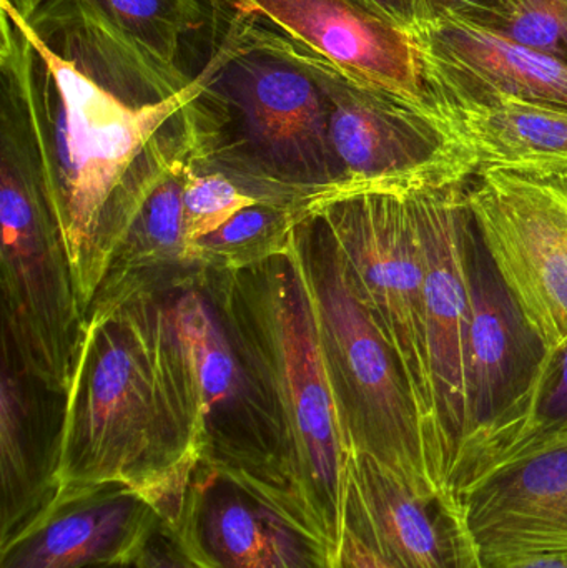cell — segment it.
<instances>
[{"label":"cell","instance_id":"1","mask_svg":"<svg viewBox=\"0 0 567 568\" xmlns=\"http://www.w3.org/2000/svg\"><path fill=\"white\" fill-rule=\"evenodd\" d=\"M2 103L32 142L43 195L65 250L83 317L153 190L205 149L203 93L220 65L163 102L120 99L43 45L0 0Z\"/></svg>","mask_w":567,"mask_h":568},{"label":"cell","instance_id":"2","mask_svg":"<svg viewBox=\"0 0 567 568\" xmlns=\"http://www.w3.org/2000/svg\"><path fill=\"white\" fill-rule=\"evenodd\" d=\"M60 399L62 489L123 484L172 519L200 446L152 284L97 296Z\"/></svg>","mask_w":567,"mask_h":568},{"label":"cell","instance_id":"3","mask_svg":"<svg viewBox=\"0 0 567 568\" xmlns=\"http://www.w3.org/2000/svg\"><path fill=\"white\" fill-rule=\"evenodd\" d=\"M196 278L259 373L282 420L310 526L338 554L350 449L315 304L295 242L290 255Z\"/></svg>","mask_w":567,"mask_h":568},{"label":"cell","instance_id":"4","mask_svg":"<svg viewBox=\"0 0 567 568\" xmlns=\"http://www.w3.org/2000/svg\"><path fill=\"white\" fill-rule=\"evenodd\" d=\"M216 50L213 83L222 95L223 123L209 162L225 172H249L265 183L270 200L300 206L306 216L328 205L340 173L318 83L232 16Z\"/></svg>","mask_w":567,"mask_h":568},{"label":"cell","instance_id":"5","mask_svg":"<svg viewBox=\"0 0 567 568\" xmlns=\"http://www.w3.org/2000/svg\"><path fill=\"white\" fill-rule=\"evenodd\" d=\"M176 283L163 306L200 464L232 474L312 527L282 420L252 361L196 273Z\"/></svg>","mask_w":567,"mask_h":568},{"label":"cell","instance_id":"6","mask_svg":"<svg viewBox=\"0 0 567 568\" xmlns=\"http://www.w3.org/2000/svg\"><path fill=\"white\" fill-rule=\"evenodd\" d=\"M295 250L308 284L352 454H365L419 496L433 483L425 427L405 369L346 276L318 219L300 223Z\"/></svg>","mask_w":567,"mask_h":568},{"label":"cell","instance_id":"7","mask_svg":"<svg viewBox=\"0 0 567 568\" xmlns=\"http://www.w3.org/2000/svg\"><path fill=\"white\" fill-rule=\"evenodd\" d=\"M0 143L2 347L29 379L62 397L85 317L32 142L3 103Z\"/></svg>","mask_w":567,"mask_h":568},{"label":"cell","instance_id":"8","mask_svg":"<svg viewBox=\"0 0 567 568\" xmlns=\"http://www.w3.org/2000/svg\"><path fill=\"white\" fill-rule=\"evenodd\" d=\"M235 19L256 39L298 63L322 89L328 106L330 146L340 173L330 203L362 193L412 192L472 179L465 160L432 116L353 79L263 23Z\"/></svg>","mask_w":567,"mask_h":568},{"label":"cell","instance_id":"9","mask_svg":"<svg viewBox=\"0 0 567 568\" xmlns=\"http://www.w3.org/2000/svg\"><path fill=\"white\" fill-rule=\"evenodd\" d=\"M23 20L99 85L122 99L159 102L195 80L183 47L212 12L203 0H42Z\"/></svg>","mask_w":567,"mask_h":568},{"label":"cell","instance_id":"10","mask_svg":"<svg viewBox=\"0 0 567 568\" xmlns=\"http://www.w3.org/2000/svg\"><path fill=\"white\" fill-rule=\"evenodd\" d=\"M412 192L362 193L330 203L310 216L325 226L353 291L405 369L422 413L429 463L433 384L426 343L425 263Z\"/></svg>","mask_w":567,"mask_h":568},{"label":"cell","instance_id":"11","mask_svg":"<svg viewBox=\"0 0 567 568\" xmlns=\"http://www.w3.org/2000/svg\"><path fill=\"white\" fill-rule=\"evenodd\" d=\"M463 252L472 306L466 426L462 456L448 486L458 500L479 460L518 423L549 354L499 275L466 203Z\"/></svg>","mask_w":567,"mask_h":568},{"label":"cell","instance_id":"12","mask_svg":"<svg viewBox=\"0 0 567 568\" xmlns=\"http://www.w3.org/2000/svg\"><path fill=\"white\" fill-rule=\"evenodd\" d=\"M465 203L506 286L555 349L567 339V172L482 170Z\"/></svg>","mask_w":567,"mask_h":568},{"label":"cell","instance_id":"13","mask_svg":"<svg viewBox=\"0 0 567 568\" xmlns=\"http://www.w3.org/2000/svg\"><path fill=\"white\" fill-rule=\"evenodd\" d=\"M466 182L412 192L425 263L426 343L433 384L429 470L442 493H448L465 443L466 349L472 320L463 252Z\"/></svg>","mask_w":567,"mask_h":568},{"label":"cell","instance_id":"14","mask_svg":"<svg viewBox=\"0 0 567 568\" xmlns=\"http://www.w3.org/2000/svg\"><path fill=\"white\" fill-rule=\"evenodd\" d=\"M165 527L195 568H336V550L312 527L205 464Z\"/></svg>","mask_w":567,"mask_h":568},{"label":"cell","instance_id":"15","mask_svg":"<svg viewBox=\"0 0 567 568\" xmlns=\"http://www.w3.org/2000/svg\"><path fill=\"white\" fill-rule=\"evenodd\" d=\"M230 16L295 40L353 79L432 116L418 42L360 0H222Z\"/></svg>","mask_w":567,"mask_h":568},{"label":"cell","instance_id":"16","mask_svg":"<svg viewBox=\"0 0 567 568\" xmlns=\"http://www.w3.org/2000/svg\"><path fill=\"white\" fill-rule=\"evenodd\" d=\"M343 530L392 568H482L458 499L419 496L365 454L350 457Z\"/></svg>","mask_w":567,"mask_h":568},{"label":"cell","instance_id":"17","mask_svg":"<svg viewBox=\"0 0 567 568\" xmlns=\"http://www.w3.org/2000/svg\"><path fill=\"white\" fill-rule=\"evenodd\" d=\"M459 504L482 568L567 554V440L495 467Z\"/></svg>","mask_w":567,"mask_h":568},{"label":"cell","instance_id":"18","mask_svg":"<svg viewBox=\"0 0 567 568\" xmlns=\"http://www.w3.org/2000/svg\"><path fill=\"white\" fill-rule=\"evenodd\" d=\"M162 524L156 504L132 487H67L32 526L0 547V568L132 566Z\"/></svg>","mask_w":567,"mask_h":568},{"label":"cell","instance_id":"19","mask_svg":"<svg viewBox=\"0 0 567 568\" xmlns=\"http://www.w3.org/2000/svg\"><path fill=\"white\" fill-rule=\"evenodd\" d=\"M412 30L432 100L515 99L567 109V62L475 20L446 19Z\"/></svg>","mask_w":567,"mask_h":568},{"label":"cell","instance_id":"20","mask_svg":"<svg viewBox=\"0 0 567 568\" xmlns=\"http://www.w3.org/2000/svg\"><path fill=\"white\" fill-rule=\"evenodd\" d=\"M2 347L0 547L32 526L62 490V406H43Z\"/></svg>","mask_w":567,"mask_h":568},{"label":"cell","instance_id":"21","mask_svg":"<svg viewBox=\"0 0 567 568\" xmlns=\"http://www.w3.org/2000/svg\"><path fill=\"white\" fill-rule=\"evenodd\" d=\"M432 119L476 175L482 170L567 172V109L515 99L432 100Z\"/></svg>","mask_w":567,"mask_h":568},{"label":"cell","instance_id":"22","mask_svg":"<svg viewBox=\"0 0 567 568\" xmlns=\"http://www.w3.org/2000/svg\"><path fill=\"white\" fill-rule=\"evenodd\" d=\"M193 163L173 170L153 190L120 246L99 294L146 282V275L159 270H190V246L183 232V189Z\"/></svg>","mask_w":567,"mask_h":568},{"label":"cell","instance_id":"23","mask_svg":"<svg viewBox=\"0 0 567 568\" xmlns=\"http://www.w3.org/2000/svg\"><path fill=\"white\" fill-rule=\"evenodd\" d=\"M308 219L300 206L262 200L192 243L190 268L236 273L290 255L296 229Z\"/></svg>","mask_w":567,"mask_h":568},{"label":"cell","instance_id":"24","mask_svg":"<svg viewBox=\"0 0 567 568\" xmlns=\"http://www.w3.org/2000/svg\"><path fill=\"white\" fill-rule=\"evenodd\" d=\"M563 440H567V339L549 351L522 417L479 460L468 487L503 463Z\"/></svg>","mask_w":567,"mask_h":568},{"label":"cell","instance_id":"25","mask_svg":"<svg viewBox=\"0 0 567 568\" xmlns=\"http://www.w3.org/2000/svg\"><path fill=\"white\" fill-rule=\"evenodd\" d=\"M260 202V196L246 193L239 182L230 179L229 173L213 170L199 156L186 172L183 189V232L186 243L192 246V243L212 235L236 213Z\"/></svg>","mask_w":567,"mask_h":568},{"label":"cell","instance_id":"26","mask_svg":"<svg viewBox=\"0 0 567 568\" xmlns=\"http://www.w3.org/2000/svg\"><path fill=\"white\" fill-rule=\"evenodd\" d=\"M495 29L567 62V0H495Z\"/></svg>","mask_w":567,"mask_h":568},{"label":"cell","instance_id":"27","mask_svg":"<svg viewBox=\"0 0 567 568\" xmlns=\"http://www.w3.org/2000/svg\"><path fill=\"white\" fill-rule=\"evenodd\" d=\"M409 29L432 26L446 19L475 20L495 27V0H402Z\"/></svg>","mask_w":567,"mask_h":568},{"label":"cell","instance_id":"28","mask_svg":"<svg viewBox=\"0 0 567 568\" xmlns=\"http://www.w3.org/2000/svg\"><path fill=\"white\" fill-rule=\"evenodd\" d=\"M130 568H195L183 556L173 537L166 530L165 523L153 534Z\"/></svg>","mask_w":567,"mask_h":568},{"label":"cell","instance_id":"29","mask_svg":"<svg viewBox=\"0 0 567 568\" xmlns=\"http://www.w3.org/2000/svg\"><path fill=\"white\" fill-rule=\"evenodd\" d=\"M336 568H392L372 550L366 549L352 534L343 532L342 546L336 554Z\"/></svg>","mask_w":567,"mask_h":568},{"label":"cell","instance_id":"30","mask_svg":"<svg viewBox=\"0 0 567 568\" xmlns=\"http://www.w3.org/2000/svg\"><path fill=\"white\" fill-rule=\"evenodd\" d=\"M360 2L368 7L369 10H373V12L378 13V16L398 23V26H409L402 0H360Z\"/></svg>","mask_w":567,"mask_h":568},{"label":"cell","instance_id":"31","mask_svg":"<svg viewBox=\"0 0 567 568\" xmlns=\"http://www.w3.org/2000/svg\"><path fill=\"white\" fill-rule=\"evenodd\" d=\"M506 568H567V554H546L522 560Z\"/></svg>","mask_w":567,"mask_h":568},{"label":"cell","instance_id":"32","mask_svg":"<svg viewBox=\"0 0 567 568\" xmlns=\"http://www.w3.org/2000/svg\"><path fill=\"white\" fill-rule=\"evenodd\" d=\"M93 568H130V566H105V567H93Z\"/></svg>","mask_w":567,"mask_h":568}]
</instances>
